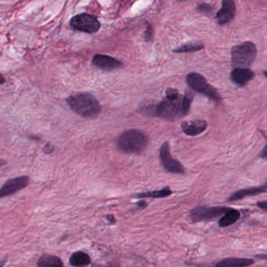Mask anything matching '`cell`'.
Masks as SVG:
<instances>
[{
    "instance_id": "6da1fadb",
    "label": "cell",
    "mask_w": 267,
    "mask_h": 267,
    "mask_svg": "<svg viewBox=\"0 0 267 267\" xmlns=\"http://www.w3.org/2000/svg\"><path fill=\"white\" fill-rule=\"evenodd\" d=\"M66 101L72 111L83 118H96L101 112L100 103L90 93H76Z\"/></svg>"
},
{
    "instance_id": "7a4b0ae2",
    "label": "cell",
    "mask_w": 267,
    "mask_h": 267,
    "mask_svg": "<svg viewBox=\"0 0 267 267\" xmlns=\"http://www.w3.org/2000/svg\"><path fill=\"white\" fill-rule=\"evenodd\" d=\"M148 136L139 129H129L118 137L117 144L121 151L128 154L141 153L148 147Z\"/></svg>"
},
{
    "instance_id": "3957f363",
    "label": "cell",
    "mask_w": 267,
    "mask_h": 267,
    "mask_svg": "<svg viewBox=\"0 0 267 267\" xmlns=\"http://www.w3.org/2000/svg\"><path fill=\"white\" fill-rule=\"evenodd\" d=\"M155 115L165 120H175L182 118L186 114L183 108V96H179L176 99H168L165 97L155 107Z\"/></svg>"
},
{
    "instance_id": "277c9868",
    "label": "cell",
    "mask_w": 267,
    "mask_h": 267,
    "mask_svg": "<svg viewBox=\"0 0 267 267\" xmlns=\"http://www.w3.org/2000/svg\"><path fill=\"white\" fill-rule=\"evenodd\" d=\"M231 63L235 68H248L255 60L256 46L251 42H244L236 45L231 49Z\"/></svg>"
},
{
    "instance_id": "5b68a950",
    "label": "cell",
    "mask_w": 267,
    "mask_h": 267,
    "mask_svg": "<svg viewBox=\"0 0 267 267\" xmlns=\"http://www.w3.org/2000/svg\"><path fill=\"white\" fill-rule=\"evenodd\" d=\"M186 83L192 90L206 96L215 102L221 101V96L219 92L213 86L209 85L202 75L195 72L190 73L186 76Z\"/></svg>"
},
{
    "instance_id": "8992f818",
    "label": "cell",
    "mask_w": 267,
    "mask_h": 267,
    "mask_svg": "<svg viewBox=\"0 0 267 267\" xmlns=\"http://www.w3.org/2000/svg\"><path fill=\"white\" fill-rule=\"evenodd\" d=\"M70 26L75 31L93 34L98 32L100 28V23L96 17L83 13L77 14L72 18Z\"/></svg>"
},
{
    "instance_id": "52a82bcc",
    "label": "cell",
    "mask_w": 267,
    "mask_h": 267,
    "mask_svg": "<svg viewBox=\"0 0 267 267\" xmlns=\"http://www.w3.org/2000/svg\"><path fill=\"white\" fill-rule=\"evenodd\" d=\"M230 208L209 207V206H197L190 211V219L193 222L210 221L216 220Z\"/></svg>"
},
{
    "instance_id": "ba28073f",
    "label": "cell",
    "mask_w": 267,
    "mask_h": 267,
    "mask_svg": "<svg viewBox=\"0 0 267 267\" xmlns=\"http://www.w3.org/2000/svg\"><path fill=\"white\" fill-rule=\"evenodd\" d=\"M159 157L162 166L167 172L176 174H184L185 169L183 165L171 155L169 143L165 142L162 144Z\"/></svg>"
},
{
    "instance_id": "9c48e42d",
    "label": "cell",
    "mask_w": 267,
    "mask_h": 267,
    "mask_svg": "<svg viewBox=\"0 0 267 267\" xmlns=\"http://www.w3.org/2000/svg\"><path fill=\"white\" fill-rule=\"evenodd\" d=\"M29 183V177L26 176H18V177L13 178L6 182L0 190V197L11 196L19 190L25 188Z\"/></svg>"
},
{
    "instance_id": "30bf717a",
    "label": "cell",
    "mask_w": 267,
    "mask_h": 267,
    "mask_svg": "<svg viewBox=\"0 0 267 267\" xmlns=\"http://www.w3.org/2000/svg\"><path fill=\"white\" fill-rule=\"evenodd\" d=\"M236 6L234 0H222L221 9L216 14L219 25H224L235 17Z\"/></svg>"
},
{
    "instance_id": "8fae6325",
    "label": "cell",
    "mask_w": 267,
    "mask_h": 267,
    "mask_svg": "<svg viewBox=\"0 0 267 267\" xmlns=\"http://www.w3.org/2000/svg\"><path fill=\"white\" fill-rule=\"evenodd\" d=\"M93 65L105 72H111L119 69L122 66V63L117 59L107 55L97 54L93 56Z\"/></svg>"
},
{
    "instance_id": "7c38bea8",
    "label": "cell",
    "mask_w": 267,
    "mask_h": 267,
    "mask_svg": "<svg viewBox=\"0 0 267 267\" xmlns=\"http://www.w3.org/2000/svg\"><path fill=\"white\" fill-rule=\"evenodd\" d=\"M255 77L252 71L248 68H235L230 73V80L236 86L244 87Z\"/></svg>"
},
{
    "instance_id": "4fadbf2b",
    "label": "cell",
    "mask_w": 267,
    "mask_h": 267,
    "mask_svg": "<svg viewBox=\"0 0 267 267\" xmlns=\"http://www.w3.org/2000/svg\"><path fill=\"white\" fill-rule=\"evenodd\" d=\"M266 191L267 181L264 184L259 186H253V187L242 189V190L234 192L232 195L229 197L228 202H236V201L244 199V197L258 195V194H260V193H265Z\"/></svg>"
},
{
    "instance_id": "5bb4252c",
    "label": "cell",
    "mask_w": 267,
    "mask_h": 267,
    "mask_svg": "<svg viewBox=\"0 0 267 267\" xmlns=\"http://www.w3.org/2000/svg\"><path fill=\"white\" fill-rule=\"evenodd\" d=\"M182 130L188 136L199 135L207 128V122L205 120H194L192 121H183L181 125Z\"/></svg>"
},
{
    "instance_id": "9a60e30c",
    "label": "cell",
    "mask_w": 267,
    "mask_h": 267,
    "mask_svg": "<svg viewBox=\"0 0 267 267\" xmlns=\"http://www.w3.org/2000/svg\"><path fill=\"white\" fill-rule=\"evenodd\" d=\"M255 261L250 258H228L216 264L218 267H244L253 265Z\"/></svg>"
},
{
    "instance_id": "2e32d148",
    "label": "cell",
    "mask_w": 267,
    "mask_h": 267,
    "mask_svg": "<svg viewBox=\"0 0 267 267\" xmlns=\"http://www.w3.org/2000/svg\"><path fill=\"white\" fill-rule=\"evenodd\" d=\"M241 213L237 209H229L219 220L220 227H227L235 223L239 220Z\"/></svg>"
},
{
    "instance_id": "e0dca14e",
    "label": "cell",
    "mask_w": 267,
    "mask_h": 267,
    "mask_svg": "<svg viewBox=\"0 0 267 267\" xmlns=\"http://www.w3.org/2000/svg\"><path fill=\"white\" fill-rule=\"evenodd\" d=\"M69 262L72 266H87L91 263V258L83 251H76L70 257Z\"/></svg>"
},
{
    "instance_id": "ac0fdd59",
    "label": "cell",
    "mask_w": 267,
    "mask_h": 267,
    "mask_svg": "<svg viewBox=\"0 0 267 267\" xmlns=\"http://www.w3.org/2000/svg\"><path fill=\"white\" fill-rule=\"evenodd\" d=\"M37 265L38 266L62 267L63 263L59 257L46 254L39 258V260L37 261Z\"/></svg>"
},
{
    "instance_id": "d6986e66",
    "label": "cell",
    "mask_w": 267,
    "mask_h": 267,
    "mask_svg": "<svg viewBox=\"0 0 267 267\" xmlns=\"http://www.w3.org/2000/svg\"><path fill=\"white\" fill-rule=\"evenodd\" d=\"M204 48L205 45L200 42H189V43H186L183 46L173 49L172 52L177 53H193V52L202 50Z\"/></svg>"
},
{
    "instance_id": "ffe728a7",
    "label": "cell",
    "mask_w": 267,
    "mask_h": 267,
    "mask_svg": "<svg viewBox=\"0 0 267 267\" xmlns=\"http://www.w3.org/2000/svg\"><path fill=\"white\" fill-rule=\"evenodd\" d=\"M172 190L169 187L166 186L165 188L160 190H155V191L147 192V193H140L137 197L140 198H146V197H153V198H162L166 197L172 194Z\"/></svg>"
},
{
    "instance_id": "44dd1931",
    "label": "cell",
    "mask_w": 267,
    "mask_h": 267,
    "mask_svg": "<svg viewBox=\"0 0 267 267\" xmlns=\"http://www.w3.org/2000/svg\"><path fill=\"white\" fill-rule=\"evenodd\" d=\"M197 11L202 14H206L208 16H212L213 14V7L208 4H202L197 6Z\"/></svg>"
},
{
    "instance_id": "7402d4cb",
    "label": "cell",
    "mask_w": 267,
    "mask_h": 267,
    "mask_svg": "<svg viewBox=\"0 0 267 267\" xmlns=\"http://www.w3.org/2000/svg\"><path fill=\"white\" fill-rule=\"evenodd\" d=\"M154 32L152 29V27L151 25H148V29H147L146 32H145V39L147 41H151L153 38Z\"/></svg>"
},
{
    "instance_id": "603a6c76",
    "label": "cell",
    "mask_w": 267,
    "mask_h": 267,
    "mask_svg": "<svg viewBox=\"0 0 267 267\" xmlns=\"http://www.w3.org/2000/svg\"><path fill=\"white\" fill-rule=\"evenodd\" d=\"M257 206H258L259 209H263L265 211H267V201L257 202Z\"/></svg>"
},
{
    "instance_id": "cb8c5ba5",
    "label": "cell",
    "mask_w": 267,
    "mask_h": 267,
    "mask_svg": "<svg viewBox=\"0 0 267 267\" xmlns=\"http://www.w3.org/2000/svg\"><path fill=\"white\" fill-rule=\"evenodd\" d=\"M259 157L263 158V159H267V144L264 147L262 151H261L260 154H259Z\"/></svg>"
},
{
    "instance_id": "d4e9b609",
    "label": "cell",
    "mask_w": 267,
    "mask_h": 267,
    "mask_svg": "<svg viewBox=\"0 0 267 267\" xmlns=\"http://www.w3.org/2000/svg\"><path fill=\"white\" fill-rule=\"evenodd\" d=\"M46 150H48V151H46V154H50L51 153L52 151H53L54 148H53V147L52 146L51 144H46V146H45L44 151H46Z\"/></svg>"
},
{
    "instance_id": "484cf974",
    "label": "cell",
    "mask_w": 267,
    "mask_h": 267,
    "mask_svg": "<svg viewBox=\"0 0 267 267\" xmlns=\"http://www.w3.org/2000/svg\"><path fill=\"white\" fill-rule=\"evenodd\" d=\"M137 205H138V206H139L140 208H141V209H145V208L148 207V203H147L144 200L138 202V204Z\"/></svg>"
},
{
    "instance_id": "4316f807",
    "label": "cell",
    "mask_w": 267,
    "mask_h": 267,
    "mask_svg": "<svg viewBox=\"0 0 267 267\" xmlns=\"http://www.w3.org/2000/svg\"><path fill=\"white\" fill-rule=\"evenodd\" d=\"M107 220L111 223V224H114L115 223V218H114V216H111V215H108L107 216Z\"/></svg>"
},
{
    "instance_id": "83f0119b",
    "label": "cell",
    "mask_w": 267,
    "mask_h": 267,
    "mask_svg": "<svg viewBox=\"0 0 267 267\" xmlns=\"http://www.w3.org/2000/svg\"><path fill=\"white\" fill-rule=\"evenodd\" d=\"M255 257L258 258H262V259H266L267 260V255H256Z\"/></svg>"
},
{
    "instance_id": "f1b7e54d",
    "label": "cell",
    "mask_w": 267,
    "mask_h": 267,
    "mask_svg": "<svg viewBox=\"0 0 267 267\" xmlns=\"http://www.w3.org/2000/svg\"><path fill=\"white\" fill-rule=\"evenodd\" d=\"M1 79H2V80H1V84H4V76H1Z\"/></svg>"
},
{
    "instance_id": "f546056e",
    "label": "cell",
    "mask_w": 267,
    "mask_h": 267,
    "mask_svg": "<svg viewBox=\"0 0 267 267\" xmlns=\"http://www.w3.org/2000/svg\"><path fill=\"white\" fill-rule=\"evenodd\" d=\"M263 75H264V76H265V77L267 78V72H263Z\"/></svg>"
},
{
    "instance_id": "4dcf8cb0",
    "label": "cell",
    "mask_w": 267,
    "mask_h": 267,
    "mask_svg": "<svg viewBox=\"0 0 267 267\" xmlns=\"http://www.w3.org/2000/svg\"><path fill=\"white\" fill-rule=\"evenodd\" d=\"M179 1H184V0H179Z\"/></svg>"
}]
</instances>
